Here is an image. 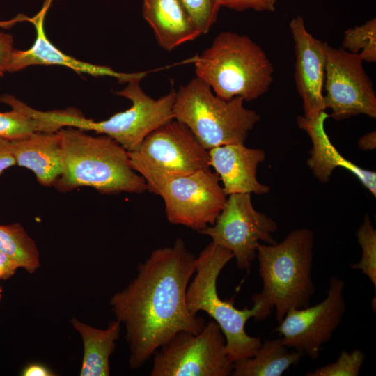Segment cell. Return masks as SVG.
<instances>
[{
  "instance_id": "6da1fadb",
  "label": "cell",
  "mask_w": 376,
  "mask_h": 376,
  "mask_svg": "<svg viewBox=\"0 0 376 376\" xmlns=\"http://www.w3.org/2000/svg\"><path fill=\"white\" fill-rule=\"evenodd\" d=\"M136 269V276L109 301L116 320L125 327L132 369L141 368L178 332L198 334L205 324L187 306L196 257L181 238L172 246L153 250Z\"/></svg>"
},
{
  "instance_id": "7a4b0ae2",
  "label": "cell",
  "mask_w": 376,
  "mask_h": 376,
  "mask_svg": "<svg viewBox=\"0 0 376 376\" xmlns=\"http://www.w3.org/2000/svg\"><path fill=\"white\" fill-rule=\"evenodd\" d=\"M313 244V232L304 228L290 233L279 244L259 245L256 257L263 288L251 297L257 307L254 321L265 320L275 308L279 323L290 309L311 305L315 292Z\"/></svg>"
},
{
  "instance_id": "3957f363",
  "label": "cell",
  "mask_w": 376,
  "mask_h": 376,
  "mask_svg": "<svg viewBox=\"0 0 376 376\" xmlns=\"http://www.w3.org/2000/svg\"><path fill=\"white\" fill-rule=\"evenodd\" d=\"M63 157V172L56 183L61 192L90 187L103 194H142L144 179L132 169L129 152L112 138L92 136L65 127L57 131Z\"/></svg>"
},
{
  "instance_id": "277c9868",
  "label": "cell",
  "mask_w": 376,
  "mask_h": 376,
  "mask_svg": "<svg viewBox=\"0 0 376 376\" xmlns=\"http://www.w3.org/2000/svg\"><path fill=\"white\" fill-rule=\"evenodd\" d=\"M196 77L219 98L256 100L269 90L274 66L263 49L246 35L223 31L192 58Z\"/></svg>"
},
{
  "instance_id": "5b68a950",
  "label": "cell",
  "mask_w": 376,
  "mask_h": 376,
  "mask_svg": "<svg viewBox=\"0 0 376 376\" xmlns=\"http://www.w3.org/2000/svg\"><path fill=\"white\" fill-rule=\"evenodd\" d=\"M242 97L224 100L198 77L175 91L174 119L184 123L201 146L209 150L228 144H244L260 115L244 107Z\"/></svg>"
},
{
  "instance_id": "8992f818",
  "label": "cell",
  "mask_w": 376,
  "mask_h": 376,
  "mask_svg": "<svg viewBox=\"0 0 376 376\" xmlns=\"http://www.w3.org/2000/svg\"><path fill=\"white\" fill-rule=\"evenodd\" d=\"M233 258L228 249L211 242L196 257L194 280L187 290V304L194 313L205 312L220 327L226 341V352L232 363L252 357L262 344L261 338L249 335L245 325L256 313L257 307H235L234 299L222 300L217 289L218 277Z\"/></svg>"
},
{
  "instance_id": "52a82bcc",
  "label": "cell",
  "mask_w": 376,
  "mask_h": 376,
  "mask_svg": "<svg viewBox=\"0 0 376 376\" xmlns=\"http://www.w3.org/2000/svg\"><path fill=\"white\" fill-rule=\"evenodd\" d=\"M129 157L147 190L157 195L170 181L210 168L208 150L175 119L150 133L136 150L129 152Z\"/></svg>"
},
{
  "instance_id": "ba28073f",
  "label": "cell",
  "mask_w": 376,
  "mask_h": 376,
  "mask_svg": "<svg viewBox=\"0 0 376 376\" xmlns=\"http://www.w3.org/2000/svg\"><path fill=\"white\" fill-rule=\"evenodd\" d=\"M135 79L116 94L130 100L131 107L109 118L95 121L86 118L75 109L54 110L50 112L52 121L61 127H72L84 131H94L107 135L133 152L152 131L174 119L173 104L175 91L155 100L148 95Z\"/></svg>"
},
{
  "instance_id": "9c48e42d",
  "label": "cell",
  "mask_w": 376,
  "mask_h": 376,
  "mask_svg": "<svg viewBox=\"0 0 376 376\" xmlns=\"http://www.w3.org/2000/svg\"><path fill=\"white\" fill-rule=\"evenodd\" d=\"M225 336L213 320L198 334L182 331L153 354L151 376H228L233 363Z\"/></svg>"
},
{
  "instance_id": "30bf717a",
  "label": "cell",
  "mask_w": 376,
  "mask_h": 376,
  "mask_svg": "<svg viewBox=\"0 0 376 376\" xmlns=\"http://www.w3.org/2000/svg\"><path fill=\"white\" fill-rule=\"evenodd\" d=\"M277 229L272 218L253 207L251 194H232L228 195L214 224L198 233L229 250L237 267L246 269L256 258L260 241L268 244L276 243L272 234Z\"/></svg>"
},
{
  "instance_id": "8fae6325",
  "label": "cell",
  "mask_w": 376,
  "mask_h": 376,
  "mask_svg": "<svg viewBox=\"0 0 376 376\" xmlns=\"http://www.w3.org/2000/svg\"><path fill=\"white\" fill-rule=\"evenodd\" d=\"M326 68L324 88L325 109L336 120L363 114L376 118V95L359 54L342 47L336 48L324 42Z\"/></svg>"
},
{
  "instance_id": "7c38bea8",
  "label": "cell",
  "mask_w": 376,
  "mask_h": 376,
  "mask_svg": "<svg viewBox=\"0 0 376 376\" xmlns=\"http://www.w3.org/2000/svg\"><path fill=\"white\" fill-rule=\"evenodd\" d=\"M344 288L343 280L331 277L324 300L312 306L290 309L274 331L279 334L288 348L318 359L322 345L332 338L345 313Z\"/></svg>"
},
{
  "instance_id": "4fadbf2b",
  "label": "cell",
  "mask_w": 376,
  "mask_h": 376,
  "mask_svg": "<svg viewBox=\"0 0 376 376\" xmlns=\"http://www.w3.org/2000/svg\"><path fill=\"white\" fill-rule=\"evenodd\" d=\"M219 180L210 168L167 183L159 195L169 222L198 232L213 225L227 199Z\"/></svg>"
},
{
  "instance_id": "5bb4252c",
  "label": "cell",
  "mask_w": 376,
  "mask_h": 376,
  "mask_svg": "<svg viewBox=\"0 0 376 376\" xmlns=\"http://www.w3.org/2000/svg\"><path fill=\"white\" fill-rule=\"evenodd\" d=\"M54 0H45L42 7L33 17L23 15L9 22H0V27H8L19 21L31 22L36 31L33 45L25 50L14 49L10 59L8 72L19 71L31 65H61L72 69L79 74H88L94 77H111L120 83H128L135 79H142L148 72L125 73L115 71L111 68L86 63L75 58L61 51L52 43L45 31V18Z\"/></svg>"
},
{
  "instance_id": "9a60e30c",
  "label": "cell",
  "mask_w": 376,
  "mask_h": 376,
  "mask_svg": "<svg viewBox=\"0 0 376 376\" xmlns=\"http://www.w3.org/2000/svg\"><path fill=\"white\" fill-rule=\"evenodd\" d=\"M289 28L294 41L295 81L303 101L304 116L313 118L326 109L323 95L327 61L324 42L306 30L300 15L290 21Z\"/></svg>"
},
{
  "instance_id": "2e32d148",
  "label": "cell",
  "mask_w": 376,
  "mask_h": 376,
  "mask_svg": "<svg viewBox=\"0 0 376 376\" xmlns=\"http://www.w3.org/2000/svg\"><path fill=\"white\" fill-rule=\"evenodd\" d=\"M208 152L210 166L222 181L226 196L269 193V187L257 179L258 166L265 159L263 150L247 148L244 144H228L211 148Z\"/></svg>"
},
{
  "instance_id": "e0dca14e",
  "label": "cell",
  "mask_w": 376,
  "mask_h": 376,
  "mask_svg": "<svg viewBox=\"0 0 376 376\" xmlns=\"http://www.w3.org/2000/svg\"><path fill=\"white\" fill-rule=\"evenodd\" d=\"M329 116L325 111L311 118L299 116L298 126L309 135L312 148L307 164L313 175L321 182H327L333 171L337 167L347 169L354 175L374 196H376V173L362 169L343 157L331 143L327 136L324 123Z\"/></svg>"
},
{
  "instance_id": "ac0fdd59",
  "label": "cell",
  "mask_w": 376,
  "mask_h": 376,
  "mask_svg": "<svg viewBox=\"0 0 376 376\" xmlns=\"http://www.w3.org/2000/svg\"><path fill=\"white\" fill-rule=\"evenodd\" d=\"M10 141L16 164L33 171L40 185H56L63 172L62 151L57 132H38Z\"/></svg>"
},
{
  "instance_id": "d6986e66",
  "label": "cell",
  "mask_w": 376,
  "mask_h": 376,
  "mask_svg": "<svg viewBox=\"0 0 376 376\" xmlns=\"http://www.w3.org/2000/svg\"><path fill=\"white\" fill-rule=\"evenodd\" d=\"M143 16L152 27L158 44L167 51L201 35L180 0H143Z\"/></svg>"
},
{
  "instance_id": "ffe728a7",
  "label": "cell",
  "mask_w": 376,
  "mask_h": 376,
  "mask_svg": "<svg viewBox=\"0 0 376 376\" xmlns=\"http://www.w3.org/2000/svg\"><path fill=\"white\" fill-rule=\"evenodd\" d=\"M70 322L81 336L84 345L80 376H109L110 357L120 338L121 323L115 320L107 328L97 329L75 318Z\"/></svg>"
},
{
  "instance_id": "44dd1931",
  "label": "cell",
  "mask_w": 376,
  "mask_h": 376,
  "mask_svg": "<svg viewBox=\"0 0 376 376\" xmlns=\"http://www.w3.org/2000/svg\"><path fill=\"white\" fill-rule=\"evenodd\" d=\"M304 355L290 352L282 338L265 340L254 354L233 363L232 376H281Z\"/></svg>"
},
{
  "instance_id": "7402d4cb",
  "label": "cell",
  "mask_w": 376,
  "mask_h": 376,
  "mask_svg": "<svg viewBox=\"0 0 376 376\" xmlns=\"http://www.w3.org/2000/svg\"><path fill=\"white\" fill-rule=\"evenodd\" d=\"M0 102L9 105L11 110L0 112V137L14 141L38 132H54L43 120L29 111V106L11 95H3Z\"/></svg>"
},
{
  "instance_id": "603a6c76",
  "label": "cell",
  "mask_w": 376,
  "mask_h": 376,
  "mask_svg": "<svg viewBox=\"0 0 376 376\" xmlns=\"http://www.w3.org/2000/svg\"><path fill=\"white\" fill-rule=\"evenodd\" d=\"M0 251L29 274L40 267L37 245L19 223L0 225Z\"/></svg>"
},
{
  "instance_id": "cb8c5ba5",
  "label": "cell",
  "mask_w": 376,
  "mask_h": 376,
  "mask_svg": "<svg viewBox=\"0 0 376 376\" xmlns=\"http://www.w3.org/2000/svg\"><path fill=\"white\" fill-rule=\"evenodd\" d=\"M342 47L352 54H359L363 61H376V19L348 29L345 31Z\"/></svg>"
},
{
  "instance_id": "d4e9b609",
  "label": "cell",
  "mask_w": 376,
  "mask_h": 376,
  "mask_svg": "<svg viewBox=\"0 0 376 376\" xmlns=\"http://www.w3.org/2000/svg\"><path fill=\"white\" fill-rule=\"evenodd\" d=\"M356 235L361 249V256L357 263L350 265L354 269L361 270L376 288V230L368 215H366Z\"/></svg>"
},
{
  "instance_id": "484cf974",
  "label": "cell",
  "mask_w": 376,
  "mask_h": 376,
  "mask_svg": "<svg viewBox=\"0 0 376 376\" xmlns=\"http://www.w3.org/2000/svg\"><path fill=\"white\" fill-rule=\"evenodd\" d=\"M366 359L364 352L342 350L335 362L306 373V376H358Z\"/></svg>"
},
{
  "instance_id": "4316f807",
  "label": "cell",
  "mask_w": 376,
  "mask_h": 376,
  "mask_svg": "<svg viewBox=\"0 0 376 376\" xmlns=\"http://www.w3.org/2000/svg\"><path fill=\"white\" fill-rule=\"evenodd\" d=\"M194 26L207 33L216 22L220 6L217 0H180Z\"/></svg>"
},
{
  "instance_id": "83f0119b",
  "label": "cell",
  "mask_w": 376,
  "mask_h": 376,
  "mask_svg": "<svg viewBox=\"0 0 376 376\" xmlns=\"http://www.w3.org/2000/svg\"><path fill=\"white\" fill-rule=\"evenodd\" d=\"M220 6L237 11L253 10L272 13L276 9V0H217Z\"/></svg>"
},
{
  "instance_id": "f1b7e54d",
  "label": "cell",
  "mask_w": 376,
  "mask_h": 376,
  "mask_svg": "<svg viewBox=\"0 0 376 376\" xmlns=\"http://www.w3.org/2000/svg\"><path fill=\"white\" fill-rule=\"evenodd\" d=\"M14 50L11 34L0 32V78L8 72L11 54Z\"/></svg>"
},
{
  "instance_id": "f546056e",
  "label": "cell",
  "mask_w": 376,
  "mask_h": 376,
  "mask_svg": "<svg viewBox=\"0 0 376 376\" xmlns=\"http://www.w3.org/2000/svg\"><path fill=\"white\" fill-rule=\"evenodd\" d=\"M14 165H16V160L11 141L0 137V174Z\"/></svg>"
},
{
  "instance_id": "4dcf8cb0",
  "label": "cell",
  "mask_w": 376,
  "mask_h": 376,
  "mask_svg": "<svg viewBox=\"0 0 376 376\" xmlns=\"http://www.w3.org/2000/svg\"><path fill=\"white\" fill-rule=\"evenodd\" d=\"M18 268L13 260L0 251V270L2 272L3 280L12 277Z\"/></svg>"
},
{
  "instance_id": "1f68e13d",
  "label": "cell",
  "mask_w": 376,
  "mask_h": 376,
  "mask_svg": "<svg viewBox=\"0 0 376 376\" xmlns=\"http://www.w3.org/2000/svg\"><path fill=\"white\" fill-rule=\"evenodd\" d=\"M23 376H53L54 374L47 367L40 363H30L22 372Z\"/></svg>"
},
{
  "instance_id": "d6a6232c",
  "label": "cell",
  "mask_w": 376,
  "mask_h": 376,
  "mask_svg": "<svg viewBox=\"0 0 376 376\" xmlns=\"http://www.w3.org/2000/svg\"><path fill=\"white\" fill-rule=\"evenodd\" d=\"M359 146L363 150H373L375 148V132L363 135L359 141Z\"/></svg>"
},
{
  "instance_id": "836d02e7",
  "label": "cell",
  "mask_w": 376,
  "mask_h": 376,
  "mask_svg": "<svg viewBox=\"0 0 376 376\" xmlns=\"http://www.w3.org/2000/svg\"><path fill=\"white\" fill-rule=\"evenodd\" d=\"M2 291H3L2 288L0 286V299L2 297V295H2Z\"/></svg>"
},
{
  "instance_id": "e575fe53",
  "label": "cell",
  "mask_w": 376,
  "mask_h": 376,
  "mask_svg": "<svg viewBox=\"0 0 376 376\" xmlns=\"http://www.w3.org/2000/svg\"><path fill=\"white\" fill-rule=\"evenodd\" d=\"M0 279H3V274L1 270H0Z\"/></svg>"
}]
</instances>
